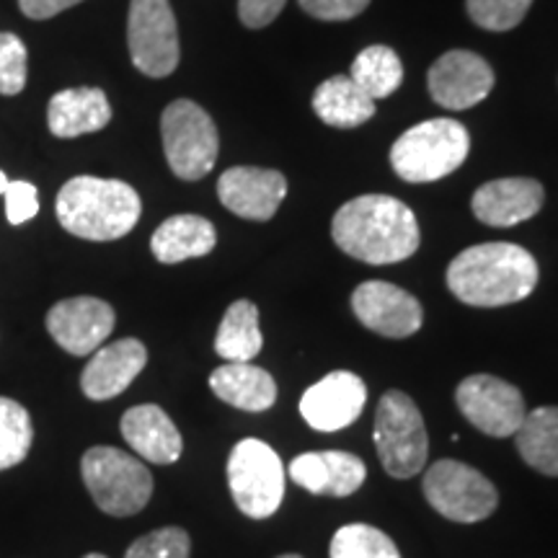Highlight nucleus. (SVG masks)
Here are the masks:
<instances>
[{
  "label": "nucleus",
  "mask_w": 558,
  "mask_h": 558,
  "mask_svg": "<svg viewBox=\"0 0 558 558\" xmlns=\"http://www.w3.org/2000/svg\"><path fill=\"white\" fill-rule=\"evenodd\" d=\"M331 239L352 259L375 264H399L416 254L418 220L409 205L388 194H362L337 209Z\"/></svg>",
  "instance_id": "1"
},
{
  "label": "nucleus",
  "mask_w": 558,
  "mask_h": 558,
  "mask_svg": "<svg viewBox=\"0 0 558 558\" xmlns=\"http://www.w3.org/2000/svg\"><path fill=\"white\" fill-rule=\"evenodd\" d=\"M538 262L518 243H478L460 251L448 267V288L473 308H501L533 295Z\"/></svg>",
  "instance_id": "2"
},
{
  "label": "nucleus",
  "mask_w": 558,
  "mask_h": 558,
  "mask_svg": "<svg viewBox=\"0 0 558 558\" xmlns=\"http://www.w3.org/2000/svg\"><path fill=\"white\" fill-rule=\"evenodd\" d=\"M60 226L83 241H117L137 226L143 215L140 194L117 179L75 177L58 192Z\"/></svg>",
  "instance_id": "3"
},
{
  "label": "nucleus",
  "mask_w": 558,
  "mask_h": 558,
  "mask_svg": "<svg viewBox=\"0 0 558 558\" xmlns=\"http://www.w3.org/2000/svg\"><path fill=\"white\" fill-rule=\"evenodd\" d=\"M469 130L456 120H427L403 132L390 148V166L409 184H429L450 177L469 158Z\"/></svg>",
  "instance_id": "4"
},
{
  "label": "nucleus",
  "mask_w": 558,
  "mask_h": 558,
  "mask_svg": "<svg viewBox=\"0 0 558 558\" xmlns=\"http://www.w3.org/2000/svg\"><path fill=\"white\" fill-rule=\"evenodd\" d=\"M81 476L96 507L111 518H132L153 497V476L143 460L107 445L83 456Z\"/></svg>",
  "instance_id": "5"
},
{
  "label": "nucleus",
  "mask_w": 558,
  "mask_h": 558,
  "mask_svg": "<svg viewBox=\"0 0 558 558\" xmlns=\"http://www.w3.org/2000/svg\"><path fill=\"white\" fill-rule=\"evenodd\" d=\"M375 448L393 478L418 476L427 465L429 437L418 407L403 390H388L375 411Z\"/></svg>",
  "instance_id": "6"
},
{
  "label": "nucleus",
  "mask_w": 558,
  "mask_h": 558,
  "mask_svg": "<svg viewBox=\"0 0 558 558\" xmlns=\"http://www.w3.org/2000/svg\"><path fill=\"white\" fill-rule=\"evenodd\" d=\"M163 153L171 171L181 181H199L218 160V128L199 104L190 99L171 101L160 117Z\"/></svg>",
  "instance_id": "7"
},
{
  "label": "nucleus",
  "mask_w": 558,
  "mask_h": 558,
  "mask_svg": "<svg viewBox=\"0 0 558 558\" xmlns=\"http://www.w3.org/2000/svg\"><path fill=\"white\" fill-rule=\"evenodd\" d=\"M228 486L246 518L267 520L284 497L282 460L264 439H241L228 458Z\"/></svg>",
  "instance_id": "8"
},
{
  "label": "nucleus",
  "mask_w": 558,
  "mask_h": 558,
  "mask_svg": "<svg viewBox=\"0 0 558 558\" xmlns=\"http://www.w3.org/2000/svg\"><path fill=\"white\" fill-rule=\"evenodd\" d=\"M424 497L439 518L450 522H481L492 518L499 507L497 486L484 473L460 463V460H437L429 465L422 481Z\"/></svg>",
  "instance_id": "9"
},
{
  "label": "nucleus",
  "mask_w": 558,
  "mask_h": 558,
  "mask_svg": "<svg viewBox=\"0 0 558 558\" xmlns=\"http://www.w3.org/2000/svg\"><path fill=\"white\" fill-rule=\"evenodd\" d=\"M130 58L148 78H166L179 65V29L169 0H132L128 19Z\"/></svg>",
  "instance_id": "10"
},
{
  "label": "nucleus",
  "mask_w": 558,
  "mask_h": 558,
  "mask_svg": "<svg viewBox=\"0 0 558 558\" xmlns=\"http://www.w3.org/2000/svg\"><path fill=\"white\" fill-rule=\"evenodd\" d=\"M456 403L473 427L488 437H514L527 409L520 388L494 375H469L456 390Z\"/></svg>",
  "instance_id": "11"
},
{
  "label": "nucleus",
  "mask_w": 558,
  "mask_h": 558,
  "mask_svg": "<svg viewBox=\"0 0 558 558\" xmlns=\"http://www.w3.org/2000/svg\"><path fill=\"white\" fill-rule=\"evenodd\" d=\"M352 311L365 329L388 339H407L424 324L422 303L411 292L380 279L362 282L352 292Z\"/></svg>",
  "instance_id": "12"
},
{
  "label": "nucleus",
  "mask_w": 558,
  "mask_h": 558,
  "mask_svg": "<svg viewBox=\"0 0 558 558\" xmlns=\"http://www.w3.org/2000/svg\"><path fill=\"white\" fill-rule=\"evenodd\" d=\"M429 96L439 107L463 111L476 107L492 94L494 70L476 52L452 50L435 60L427 73Z\"/></svg>",
  "instance_id": "13"
},
{
  "label": "nucleus",
  "mask_w": 558,
  "mask_h": 558,
  "mask_svg": "<svg viewBox=\"0 0 558 558\" xmlns=\"http://www.w3.org/2000/svg\"><path fill=\"white\" fill-rule=\"evenodd\" d=\"M114 308L99 298H68L47 313V331L65 352L86 357L96 352L114 331Z\"/></svg>",
  "instance_id": "14"
},
{
  "label": "nucleus",
  "mask_w": 558,
  "mask_h": 558,
  "mask_svg": "<svg viewBox=\"0 0 558 558\" xmlns=\"http://www.w3.org/2000/svg\"><path fill=\"white\" fill-rule=\"evenodd\" d=\"M365 401L367 388L362 378L349 369H337L305 390L300 399V414L313 429L339 432L357 422Z\"/></svg>",
  "instance_id": "15"
},
{
  "label": "nucleus",
  "mask_w": 558,
  "mask_h": 558,
  "mask_svg": "<svg viewBox=\"0 0 558 558\" xmlns=\"http://www.w3.org/2000/svg\"><path fill=\"white\" fill-rule=\"evenodd\" d=\"M218 197L239 218L267 222L288 197V179L275 169L235 166L218 179Z\"/></svg>",
  "instance_id": "16"
},
{
  "label": "nucleus",
  "mask_w": 558,
  "mask_h": 558,
  "mask_svg": "<svg viewBox=\"0 0 558 558\" xmlns=\"http://www.w3.org/2000/svg\"><path fill=\"white\" fill-rule=\"evenodd\" d=\"M148 365V349L140 339H120L99 347L83 367L81 388L90 401H109L124 393Z\"/></svg>",
  "instance_id": "17"
},
{
  "label": "nucleus",
  "mask_w": 558,
  "mask_h": 558,
  "mask_svg": "<svg viewBox=\"0 0 558 558\" xmlns=\"http://www.w3.org/2000/svg\"><path fill=\"white\" fill-rule=\"evenodd\" d=\"M543 199V184L535 179H497L481 184L476 194H473V215L492 228H512L520 226L541 213Z\"/></svg>",
  "instance_id": "18"
},
{
  "label": "nucleus",
  "mask_w": 558,
  "mask_h": 558,
  "mask_svg": "<svg viewBox=\"0 0 558 558\" xmlns=\"http://www.w3.org/2000/svg\"><path fill=\"white\" fill-rule=\"evenodd\" d=\"M365 463L352 452H303L290 463V478L318 497H352L365 484Z\"/></svg>",
  "instance_id": "19"
},
{
  "label": "nucleus",
  "mask_w": 558,
  "mask_h": 558,
  "mask_svg": "<svg viewBox=\"0 0 558 558\" xmlns=\"http://www.w3.org/2000/svg\"><path fill=\"white\" fill-rule=\"evenodd\" d=\"M122 437L140 458L156 465L177 463L184 450L181 435L171 416L156 403H143V407H132L122 416Z\"/></svg>",
  "instance_id": "20"
},
{
  "label": "nucleus",
  "mask_w": 558,
  "mask_h": 558,
  "mask_svg": "<svg viewBox=\"0 0 558 558\" xmlns=\"http://www.w3.org/2000/svg\"><path fill=\"white\" fill-rule=\"evenodd\" d=\"M111 122V107L101 88H65L47 107V124L54 137L70 140L99 132Z\"/></svg>",
  "instance_id": "21"
},
{
  "label": "nucleus",
  "mask_w": 558,
  "mask_h": 558,
  "mask_svg": "<svg viewBox=\"0 0 558 558\" xmlns=\"http://www.w3.org/2000/svg\"><path fill=\"white\" fill-rule=\"evenodd\" d=\"M209 388L228 407L248 411V414H262L277 401L275 378L254 362H226L209 375Z\"/></svg>",
  "instance_id": "22"
},
{
  "label": "nucleus",
  "mask_w": 558,
  "mask_h": 558,
  "mask_svg": "<svg viewBox=\"0 0 558 558\" xmlns=\"http://www.w3.org/2000/svg\"><path fill=\"white\" fill-rule=\"evenodd\" d=\"M218 243L215 226L199 215H173L163 220L150 239V251L160 264H181L207 256Z\"/></svg>",
  "instance_id": "23"
},
{
  "label": "nucleus",
  "mask_w": 558,
  "mask_h": 558,
  "mask_svg": "<svg viewBox=\"0 0 558 558\" xmlns=\"http://www.w3.org/2000/svg\"><path fill=\"white\" fill-rule=\"evenodd\" d=\"M313 111L324 124L352 130L375 117V101L349 75H333L313 94Z\"/></svg>",
  "instance_id": "24"
},
{
  "label": "nucleus",
  "mask_w": 558,
  "mask_h": 558,
  "mask_svg": "<svg viewBox=\"0 0 558 558\" xmlns=\"http://www.w3.org/2000/svg\"><path fill=\"white\" fill-rule=\"evenodd\" d=\"M514 445L530 469L558 478V407L530 411L514 432Z\"/></svg>",
  "instance_id": "25"
},
{
  "label": "nucleus",
  "mask_w": 558,
  "mask_h": 558,
  "mask_svg": "<svg viewBox=\"0 0 558 558\" xmlns=\"http://www.w3.org/2000/svg\"><path fill=\"white\" fill-rule=\"evenodd\" d=\"M262 347L264 337L259 329V308L251 300H235L220 320L215 352L226 362H254Z\"/></svg>",
  "instance_id": "26"
},
{
  "label": "nucleus",
  "mask_w": 558,
  "mask_h": 558,
  "mask_svg": "<svg viewBox=\"0 0 558 558\" xmlns=\"http://www.w3.org/2000/svg\"><path fill=\"white\" fill-rule=\"evenodd\" d=\"M357 86L365 90L373 101L388 99L390 94L401 88L403 83V65L401 58L386 45L365 47L352 62V75Z\"/></svg>",
  "instance_id": "27"
},
{
  "label": "nucleus",
  "mask_w": 558,
  "mask_h": 558,
  "mask_svg": "<svg viewBox=\"0 0 558 558\" xmlns=\"http://www.w3.org/2000/svg\"><path fill=\"white\" fill-rule=\"evenodd\" d=\"M34 442L29 411L19 401L0 396V471L24 463Z\"/></svg>",
  "instance_id": "28"
},
{
  "label": "nucleus",
  "mask_w": 558,
  "mask_h": 558,
  "mask_svg": "<svg viewBox=\"0 0 558 558\" xmlns=\"http://www.w3.org/2000/svg\"><path fill=\"white\" fill-rule=\"evenodd\" d=\"M331 558H401L396 543L386 533L365 522H352L331 538Z\"/></svg>",
  "instance_id": "29"
},
{
  "label": "nucleus",
  "mask_w": 558,
  "mask_h": 558,
  "mask_svg": "<svg viewBox=\"0 0 558 558\" xmlns=\"http://www.w3.org/2000/svg\"><path fill=\"white\" fill-rule=\"evenodd\" d=\"M533 0H465L473 24L486 32H509L522 24Z\"/></svg>",
  "instance_id": "30"
},
{
  "label": "nucleus",
  "mask_w": 558,
  "mask_h": 558,
  "mask_svg": "<svg viewBox=\"0 0 558 558\" xmlns=\"http://www.w3.org/2000/svg\"><path fill=\"white\" fill-rule=\"evenodd\" d=\"M192 538L181 527H160L137 538L124 558H190Z\"/></svg>",
  "instance_id": "31"
},
{
  "label": "nucleus",
  "mask_w": 558,
  "mask_h": 558,
  "mask_svg": "<svg viewBox=\"0 0 558 558\" xmlns=\"http://www.w3.org/2000/svg\"><path fill=\"white\" fill-rule=\"evenodd\" d=\"M26 86V45L16 34L0 32V94L16 96Z\"/></svg>",
  "instance_id": "32"
},
{
  "label": "nucleus",
  "mask_w": 558,
  "mask_h": 558,
  "mask_svg": "<svg viewBox=\"0 0 558 558\" xmlns=\"http://www.w3.org/2000/svg\"><path fill=\"white\" fill-rule=\"evenodd\" d=\"M3 197L5 218H9L11 226H24V222H29L39 213L37 186L29 184V181H11Z\"/></svg>",
  "instance_id": "33"
},
{
  "label": "nucleus",
  "mask_w": 558,
  "mask_h": 558,
  "mask_svg": "<svg viewBox=\"0 0 558 558\" xmlns=\"http://www.w3.org/2000/svg\"><path fill=\"white\" fill-rule=\"evenodd\" d=\"M300 9L320 21H349L367 9L369 0H298Z\"/></svg>",
  "instance_id": "34"
},
{
  "label": "nucleus",
  "mask_w": 558,
  "mask_h": 558,
  "mask_svg": "<svg viewBox=\"0 0 558 558\" xmlns=\"http://www.w3.org/2000/svg\"><path fill=\"white\" fill-rule=\"evenodd\" d=\"M288 0H239V16L248 29H264L282 13Z\"/></svg>",
  "instance_id": "35"
},
{
  "label": "nucleus",
  "mask_w": 558,
  "mask_h": 558,
  "mask_svg": "<svg viewBox=\"0 0 558 558\" xmlns=\"http://www.w3.org/2000/svg\"><path fill=\"white\" fill-rule=\"evenodd\" d=\"M83 3V0H19V9L24 11V16L34 21H45L58 16V13L73 9V5Z\"/></svg>",
  "instance_id": "36"
},
{
  "label": "nucleus",
  "mask_w": 558,
  "mask_h": 558,
  "mask_svg": "<svg viewBox=\"0 0 558 558\" xmlns=\"http://www.w3.org/2000/svg\"><path fill=\"white\" fill-rule=\"evenodd\" d=\"M9 184H11V179L5 177V171H0V194H5V190H9Z\"/></svg>",
  "instance_id": "37"
},
{
  "label": "nucleus",
  "mask_w": 558,
  "mask_h": 558,
  "mask_svg": "<svg viewBox=\"0 0 558 558\" xmlns=\"http://www.w3.org/2000/svg\"><path fill=\"white\" fill-rule=\"evenodd\" d=\"M83 558H107L104 554H88V556H83Z\"/></svg>",
  "instance_id": "38"
},
{
  "label": "nucleus",
  "mask_w": 558,
  "mask_h": 558,
  "mask_svg": "<svg viewBox=\"0 0 558 558\" xmlns=\"http://www.w3.org/2000/svg\"><path fill=\"white\" fill-rule=\"evenodd\" d=\"M277 558H303V556H298V554H284V556H277Z\"/></svg>",
  "instance_id": "39"
}]
</instances>
